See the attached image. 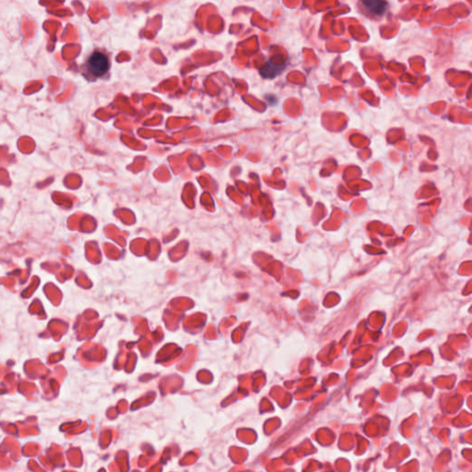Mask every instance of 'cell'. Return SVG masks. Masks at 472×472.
<instances>
[{
  "label": "cell",
  "mask_w": 472,
  "mask_h": 472,
  "mask_svg": "<svg viewBox=\"0 0 472 472\" xmlns=\"http://www.w3.org/2000/svg\"><path fill=\"white\" fill-rule=\"evenodd\" d=\"M283 68L282 65H277V64H272L271 62H269L266 66L261 68V75L266 77V78H272V77L278 75L281 69Z\"/></svg>",
  "instance_id": "3957f363"
},
{
  "label": "cell",
  "mask_w": 472,
  "mask_h": 472,
  "mask_svg": "<svg viewBox=\"0 0 472 472\" xmlns=\"http://www.w3.org/2000/svg\"><path fill=\"white\" fill-rule=\"evenodd\" d=\"M361 5L371 15L383 16L387 9V3L379 0H366L361 1Z\"/></svg>",
  "instance_id": "7a4b0ae2"
},
{
  "label": "cell",
  "mask_w": 472,
  "mask_h": 472,
  "mask_svg": "<svg viewBox=\"0 0 472 472\" xmlns=\"http://www.w3.org/2000/svg\"><path fill=\"white\" fill-rule=\"evenodd\" d=\"M110 62L105 54L102 52H93L85 63L87 73L94 78H100L109 70Z\"/></svg>",
  "instance_id": "6da1fadb"
}]
</instances>
